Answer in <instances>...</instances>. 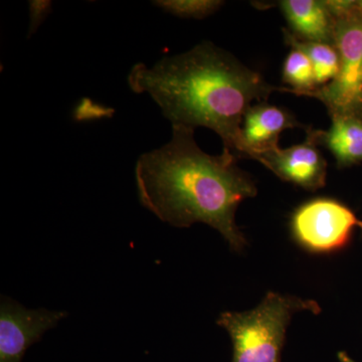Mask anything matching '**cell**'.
Here are the masks:
<instances>
[{
    "mask_svg": "<svg viewBox=\"0 0 362 362\" xmlns=\"http://www.w3.org/2000/svg\"><path fill=\"white\" fill-rule=\"evenodd\" d=\"M194 131L173 126L165 145L139 156L135 180L140 204L175 228L206 223L233 251H242L247 240L235 223V211L240 202L256 197V185L230 152L209 156L202 151Z\"/></svg>",
    "mask_w": 362,
    "mask_h": 362,
    "instance_id": "6da1fadb",
    "label": "cell"
},
{
    "mask_svg": "<svg viewBox=\"0 0 362 362\" xmlns=\"http://www.w3.org/2000/svg\"><path fill=\"white\" fill-rule=\"evenodd\" d=\"M127 81L135 94L149 95L173 126L209 128L220 136L223 150L235 156L252 103L268 101L277 90L291 92L269 84L258 71L211 42L164 57L151 66L136 64Z\"/></svg>",
    "mask_w": 362,
    "mask_h": 362,
    "instance_id": "7a4b0ae2",
    "label": "cell"
},
{
    "mask_svg": "<svg viewBox=\"0 0 362 362\" xmlns=\"http://www.w3.org/2000/svg\"><path fill=\"white\" fill-rule=\"evenodd\" d=\"M320 313L313 300L269 292L254 310L223 312L216 323L233 342L232 362H282L286 331L296 312Z\"/></svg>",
    "mask_w": 362,
    "mask_h": 362,
    "instance_id": "3957f363",
    "label": "cell"
},
{
    "mask_svg": "<svg viewBox=\"0 0 362 362\" xmlns=\"http://www.w3.org/2000/svg\"><path fill=\"white\" fill-rule=\"evenodd\" d=\"M326 4L337 20L339 73L329 84L307 97L322 102L330 117H362V0H326Z\"/></svg>",
    "mask_w": 362,
    "mask_h": 362,
    "instance_id": "277c9868",
    "label": "cell"
},
{
    "mask_svg": "<svg viewBox=\"0 0 362 362\" xmlns=\"http://www.w3.org/2000/svg\"><path fill=\"white\" fill-rule=\"evenodd\" d=\"M295 240L313 252H332L349 244L362 221L341 202L332 199H312L298 207L292 216Z\"/></svg>",
    "mask_w": 362,
    "mask_h": 362,
    "instance_id": "5b68a950",
    "label": "cell"
},
{
    "mask_svg": "<svg viewBox=\"0 0 362 362\" xmlns=\"http://www.w3.org/2000/svg\"><path fill=\"white\" fill-rule=\"evenodd\" d=\"M66 311L30 310L11 298L0 305V362H23L26 350L68 317Z\"/></svg>",
    "mask_w": 362,
    "mask_h": 362,
    "instance_id": "8992f818",
    "label": "cell"
},
{
    "mask_svg": "<svg viewBox=\"0 0 362 362\" xmlns=\"http://www.w3.org/2000/svg\"><path fill=\"white\" fill-rule=\"evenodd\" d=\"M281 180L310 192L322 188L327 176V163L318 145L306 133V139L301 144L289 148L280 147L255 157Z\"/></svg>",
    "mask_w": 362,
    "mask_h": 362,
    "instance_id": "52a82bcc",
    "label": "cell"
},
{
    "mask_svg": "<svg viewBox=\"0 0 362 362\" xmlns=\"http://www.w3.org/2000/svg\"><path fill=\"white\" fill-rule=\"evenodd\" d=\"M303 128L289 111L261 102L247 112L240 129V141L235 156L254 159L259 154L279 147V138L284 130Z\"/></svg>",
    "mask_w": 362,
    "mask_h": 362,
    "instance_id": "ba28073f",
    "label": "cell"
},
{
    "mask_svg": "<svg viewBox=\"0 0 362 362\" xmlns=\"http://www.w3.org/2000/svg\"><path fill=\"white\" fill-rule=\"evenodd\" d=\"M278 4L297 40L335 45L337 20L326 0H282Z\"/></svg>",
    "mask_w": 362,
    "mask_h": 362,
    "instance_id": "9c48e42d",
    "label": "cell"
},
{
    "mask_svg": "<svg viewBox=\"0 0 362 362\" xmlns=\"http://www.w3.org/2000/svg\"><path fill=\"white\" fill-rule=\"evenodd\" d=\"M329 129L315 130L309 127L307 134L316 144L326 147L334 158L338 168H349L362 162V117L332 116Z\"/></svg>",
    "mask_w": 362,
    "mask_h": 362,
    "instance_id": "30bf717a",
    "label": "cell"
},
{
    "mask_svg": "<svg viewBox=\"0 0 362 362\" xmlns=\"http://www.w3.org/2000/svg\"><path fill=\"white\" fill-rule=\"evenodd\" d=\"M286 44L292 49L304 52L313 66L316 84L324 87L332 82L339 73L340 59L337 47L321 42H302L297 40L288 30H283Z\"/></svg>",
    "mask_w": 362,
    "mask_h": 362,
    "instance_id": "8fae6325",
    "label": "cell"
},
{
    "mask_svg": "<svg viewBox=\"0 0 362 362\" xmlns=\"http://www.w3.org/2000/svg\"><path fill=\"white\" fill-rule=\"evenodd\" d=\"M283 82L289 86L292 94L306 96L318 89L316 84L313 66L308 57L299 51L292 49L285 59L283 66Z\"/></svg>",
    "mask_w": 362,
    "mask_h": 362,
    "instance_id": "7c38bea8",
    "label": "cell"
},
{
    "mask_svg": "<svg viewBox=\"0 0 362 362\" xmlns=\"http://www.w3.org/2000/svg\"><path fill=\"white\" fill-rule=\"evenodd\" d=\"M153 4L178 18L204 20L216 13L225 2L221 0H158Z\"/></svg>",
    "mask_w": 362,
    "mask_h": 362,
    "instance_id": "4fadbf2b",
    "label": "cell"
},
{
    "mask_svg": "<svg viewBox=\"0 0 362 362\" xmlns=\"http://www.w3.org/2000/svg\"><path fill=\"white\" fill-rule=\"evenodd\" d=\"M30 26H28V37H32L37 32L39 26L44 23L47 16L52 11L51 1H30Z\"/></svg>",
    "mask_w": 362,
    "mask_h": 362,
    "instance_id": "5bb4252c",
    "label": "cell"
},
{
    "mask_svg": "<svg viewBox=\"0 0 362 362\" xmlns=\"http://www.w3.org/2000/svg\"><path fill=\"white\" fill-rule=\"evenodd\" d=\"M337 357L339 362H356V361H354V359H352L351 357H350L349 354H346V352L344 351L339 352Z\"/></svg>",
    "mask_w": 362,
    "mask_h": 362,
    "instance_id": "9a60e30c",
    "label": "cell"
}]
</instances>
